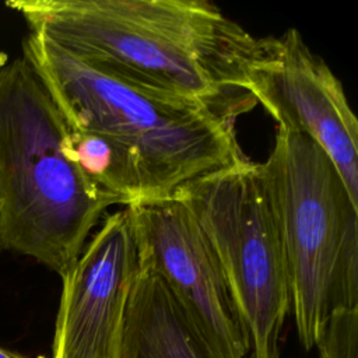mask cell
<instances>
[{"label":"cell","instance_id":"7","mask_svg":"<svg viewBox=\"0 0 358 358\" xmlns=\"http://www.w3.org/2000/svg\"><path fill=\"white\" fill-rule=\"evenodd\" d=\"M246 87L278 129L310 137L333 161L358 204V120L340 80L291 28L260 38Z\"/></svg>","mask_w":358,"mask_h":358},{"label":"cell","instance_id":"5","mask_svg":"<svg viewBox=\"0 0 358 358\" xmlns=\"http://www.w3.org/2000/svg\"><path fill=\"white\" fill-rule=\"evenodd\" d=\"M175 196L189 208L227 277L250 358H281L289 313L282 248L259 164L242 158L187 182Z\"/></svg>","mask_w":358,"mask_h":358},{"label":"cell","instance_id":"11","mask_svg":"<svg viewBox=\"0 0 358 358\" xmlns=\"http://www.w3.org/2000/svg\"><path fill=\"white\" fill-rule=\"evenodd\" d=\"M315 347L319 358H358V308L334 312Z\"/></svg>","mask_w":358,"mask_h":358},{"label":"cell","instance_id":"13","mask_svg":"<svg viewBox=\"0 0 358 358\" xmlns=\"http://www.w3.org/2000/svg\"><path fill=\"white\" fill-rule=\"evenodd\" d=\"M1 249H3V248H1V245H0V252H1Z\"/></svg>","mask_w":358,"mask_h":358},{"label":"cell","instance_id":"1","mask_svg":"<svg viewBox=\"0 0 358 358\" xmlns=\"http://www.w3.org/2000/svg\"><path fill=\"white\" fill-rule=\"evenodd\" d=\"M31 28L94 70L201 103L234 122L257 103L246 70L259 39L204 0H13Z\"/></svg>","mask_w":358,"mask_h":358},{"label":"cell","instance_id":"9","mask_svg":"<svg viewBox=\"0 0 358 358\" xmlns=\"http://www.w3.org/2000/svg\"><path fill=\"white\" fill-rule=\"evenodd\" d=\"M119 358H222L165 282L138 268L127 303Z\"/></svg>","mask_w":358,"mask_h":358},{"label":"cell","instance_id":"2","mask_svg":"<svg viewBox=\"0 0 358 358\" xmlns=\"http://www.w3.org/2000/svg\"><path fill=\"white\" fill-rule=\"evenodd\" d=\"M67 124L20 56L0 59V245L63 275L117 204L64 151Z\"/></svg>","mask_w":358,"mask_h":358},{"label":"cell","instance_id":"3","mask_svg":"<svg viewBox=\"0 0 358 358\" xmlns=\"http://www.w3.org/2000/svg\"><path fill=\"white\" fill-rule=\"evenodd\" d=\"M22 57L66 124L127 147L158 199L245 158L232 122L201 103L155 95L105 76L41 32L25 36Z\"/></svg>","mask_w":358,"mask_h":358},{"label":"cell","instance_id":"8","mask_svg":"<svg viewBox=\"0 0 358 358\" xmlns=\"http://www.w3.org/2000/svg\"><path fill=\"white\" fill-rule=\"evenodd\" d=\"M138 274L129 210L109 214L62 277L52 358H119Z\"/></svg>","mask_w":358,"mask_h":358},{"label":"cell","instance_id":"4","mask_svg":"<svg viewBox=\"0 0 358 358\" xmlns=\"http://www.w3.org/2000/svg\"><path fill=\"white\" fill-rule=\"evenodd\" d=\"M259 165L282 248L289 312L310 350L334 312L358 308V204L305 134L278 129Z\"/></svg>","mask_w":358,"mask_h":358},{"label":"cell","instance_id":"6","mask_svg":"<svg viewBox=\"0 0 358 358\" xmlns=\"http://www.w3.org/2000/svg\"><path fill=\"white\" fill-rule=\"evenodd\" d=\"M138 268L157 274L222 358H245L249 343L227 277L203 229L173 194L126 207Z\"/></svg>","mask_w":358,"mask_h":358},{"label":"cell","instance_id":"12","mask_svg":"<svg viewBox=\"0 0 358 358\" xmlns=\"http://www.w3.org/2000/svg\"><path fill=\"white\" fill-rule=\"evenodd\" d=\"M0 358H24V357H21V355H18V354H14V352H10V351H7V350L0 348Z\"/></svg>","mask_w":358,"mask_h":358},{"label":"cell","instance_id":"10","mask_svg":"<svg viewBox=\"0 0 358 358\" xmlns=\"http://www.w3.org/2000/svg\"><path fill=\"white\" fill-rule=\"evenodd\" d=\"M64 151L85 180L117 204L158 199L138 158L115 138L67 126Z\"/></svg>","mask_w":358,"mask_h":358}]
</instances>
